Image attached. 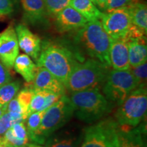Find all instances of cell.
<instances>
[{
    "label": "cell",
    "instance_id": "9",
    "mask_svg": "<svg viewBox=\"0 0 147 147\" xmlns=\"http://www.w3.org/2000/svg\"><path fill=\"white\" fill-rule=\"evenodd\" d=\"M100 22L112 39L123 38L133 25L128 7L103 12Z\"/></svg>",
    "mask_w": 147,
    "mask_h": 147
},
{
    "label": "cell",
    "instance_id": "20",
    "mask_svg": "<svg viewBox=\"0 0 147 147\" xmlns=\"http://www.w3.org/2000/svg\"><path fill=\"white\" fill-rule=\"evenodd\" d=\"M127 7L132 23L146 33L147 7L146 3L140 2L138 0H134L133 2Z\"/></svg>",
    "mask_w": 147,
    "mask_h": 147
},
{
    "label": "cell",
    "instance_id": "31",
    "mask_svg": "<svg viewBox=\"0 0 147 147\" xmlns=\"http://www.w3.org/2000/svg\"><path fill=\"white\" fill-rule=\"evenodd\" d=\"M134 0H108L105 12H110L123 7H127Z\"/></svg>",
    "mask_w": 147,
    "mask_h": 147
},
{
    "label": "cell",
    "instance_id": "18",
    "mask_svg": "<svg viewBox=\"0 0 147 147\" xmlns=\"http://www.w3.org/2000/svg\"><path fill=\"white\" fill-rule=\"evenodd\" d=\"M13 67L27 82H32L35 78L38 66L26 54L18 55L14 61Z\"/></svg>",
    "mask_w": 147,
    "mask_h": 147
},
{
    "label": "cell",
    "instance_id": "36",
    "mask_svg": "<svg viewBox=\"0 0 147 147\" xmlns=\"http://www.w3.org/2000/svg\"><path fill=\"white\" fill-rule=\"evenodd\" d=\"M7 107H3V106H0V117L6 112Z\"/></svg>",
    "mask_w": 147,
    "mask_h": 147
},
{
    "label": "cell",
    "instance_id": "11",
    "mask_svg": "<svg viewBox=\"0 0 147 147\" xmlns=\"http://www.w3.org/2000/svg\"><path fill=\"white\" fill-rule=\"evenodd\" d=\"M18 46L23 52L34 60H38L42 47V41L23 24H18L15 28Z\"/></svg>",
    "mask_w": 147,
    "mask_h": 147
},
{
    "label": "cell",
    "instance_id": "22",
    "mask_svg": "<svg viewBox=\"0 0 147 147\" xmlns=\"http://www.w3.org/2000/svg\"><path fill=\"white\" fill-rule=\"evenodd\" d=\"M21 87V82L16 80L9 82L0 87V106L7 107V105L17 95Z\"/></svg>",
    "mask_w": 147,
    "mask_h": 147
},
{
    "label": "cell",
    "instance_id": "27",
    "mask_svg": "<svg viewBox=\"0 0 147 147\" xmlns=\"http://www.w3.org/2000/svg\"><path fill=\"white\" fill-rule=\"evenodd\" d=\"M129 70L136 80L138 87H146L147 79L146 62L135 67H130Z\"/></svg>",
    "mask_w": 147,
    "mask_h": 147
},
{
    "label": "cell",
    "instance_id": "5",
    "mask_svg": "<svg viewBox=\"0 0 147 147\" xmlns=\"http://www.w3.org/2000/svg\"><path fill=\"white\" fill-rule=\"evenodd\" d=\"M74 113L72 102L64 95L53 105L46 110L41 123L32 140L38 144H45L46 140L70 120Z\"/></svg>",
    "mask_w": 147,
    "mask_h": 147
},
{
    "label": "cell",
    "instance_id": "28",
    "mask_svg": "<svg viewBox=\"0 0 147 147\" xmlns=\"http://www.w3.org/2000/svg\"><path fill=\"white\" fill-rule=\"evenodd\" d=\"M1 138L6 147H25L29 143V141L27 140H21L16 138L12 135L10 128Z\"/></svg>",
    "mask_w": 147,
    "mask_h": 147
},
{
    "label": "cell",
    "instance_id": "24",
    "mask_svg": "<svg viewBox=\"0 0 147 147\" xmlns=\"http://www.w3.org/2000/svg\"><path fill=\"white\" fill-rule=\"evenodd\" d=\"M49 16L55 17L66 7L70 5L71 0H43Z\"/></svg>",
    "mask_w": 147,
    "mask_h": 147
},
{
    "label": "cell",
    "instance_id": "14",
    "mask_svg": "<svg viewBox=\"0 0 147 147\" xmlns=\"http://www.w3.org/2000/svg\"><path fill=\"white\" fill-rule=\"evenodd\" d=\"M110 66L115 70H128L130 68L128 44L123 38L112 39L109 49Z\"/></svg>",
    "mask_w": 147,
    "mask_h": 147
},
{
    "label": "cell",
    "instance_id": "25",
    "mask_svg": "<svg viewBox=\"0 0 147 147\" xmlns=\"http://www.w3.org/2000/svg\"><path fill=\"white\" fill-rule=\"evenodd\" d=\"M45 111L46 110H42V111L35 112L27 117L26 128L29 138L30 140H32L36 131L39 127Z\"/></svg>",
    "mask_w": 147,
    "mask_h": 147
},
{
    "label": "cell",
    "instance_id": "1",
    "mask_svg": "<svg viewBox=\"0 0 147 147\" xmlns=\"http://www.w3.org/2000/svg\"><path fill=\"white\" fill-rule=\"evenodd\" d=\"M72 51L82 61L84 53L110 67L109 49L112 38L103 27L100 20L88 21L81 28L75 30Z\"/></svg>",
    "mask_w": 147,
    "mask_h": 147
},
{
    "label": "cell",
    "instance_id": "13",
    "mask_svg": "<svg viewBox=\"0 0 147 147\" xmlns=\"http://www.w3.org/2000/svg\"><path fill=\"white\" fill-rule=\"evenodd\" d=\"M32 83V87L35 91H47L61 95H65V85L45 67H38Z\"/></svg>",
    "mask_w": 147,
    "mask_h": 147
},
{
    "label": "cell",
    "instance_id": "34",
    "mask_svg": "<svg viewBox=\"0 0 147 147\" xmlns=\"http://www.w3.org/2000/svg\"><path fill=\"white\" fill-rule=\"evenodd\" d=\"M14 97L10 102L8 103L7 105V109L6 112L9 113H17V114H21L23 115V111H22V108L18 104L16 97ZM24 119V118H23ZM25 120V119H24Z\"/></svg>",
    "mask_w": 147,
    "mask_h": 147
},
{
    "label": "cell",
    "instance_id": "17",
    "mask_svg": "<svg viewBox=\"0 0 147 147\" xmlns=\"http://www.w3.org/2000/svg\"><path fill=\"white\" fill-rule=\"evenodd\" d=\"M130 67H135L146 62L147 47L146 36L127 42Z\"/></svg>",
    "mask_w": 147,
    "mask_h": 147
},
{
    "label": "cell",
    "instance_id": "33",
    "mask_svg": "<svg viewBox=\"0 0 147 147\" xmlns=\"http://www.w3.org/2000/svg\"><path fill=\"white\" fill-rule=\"evenodd\" d=\"M11 80H12V77L8 68H6L0 61V87L10 82Z\"/></svg>",
    "mask_w": 147,
    "mask_h": 147
},
{
    "label": "cell",
    "instance_id": "37",
    "mask_svg": "<svg viewBox=\"0 0 147 147\" xmlns=\"http://www.w3.org/2000/svg\"><path fill=\"white\" fill-rule=\"evenodd\" d=\"M25 147H44L37 144H28Z\"/></svg>",
    "mask_w": 147,
    "mask_h": 147
},
{
    "label": "cell",
    "instance_id": "15",
    "mask_svg": "<svg viewBox=\"0 0 147 147\" xmlns=\"http://www.w3.org/2000/svg\"><path fill=\"white\" fill-rule=\"evenodd\" d=\"M23 10V20L32 25L47 22L48 14L43 0H20Z\"/></svg>",
    "mask_w": 147,
    "mask_h": 147
},
{
    "label": "cell",
    "instance_id": "30",
    "mask_svg": "<svg viewBox=\"0 0 147 147\" xmlns=\"http://www.w3.org/2000/svg\"><path fill=\"white\" fill-rule=\"evenodd\" d=\"M17 0H0V14L8 15L14 11Z\"/></svg>",
    "mask_w": 147,
    "mask_h": 147
},
{
    "label": "cell",
    "instance_id": "6",
    "mask_svg": "<svg viewBox=\"0 0 147 147\" xmlns=\"http://www.w3.org/2000/svg\"><path fill=\"white\" fill-rule=\"evenodd\" d=\"M147 110L146 87H137L129 94L115 113L119 126L135 127L140 123Z\"/></svg>",
    "mask_w": 147,
    "mask_h": 147
},
{
    "label": "cell",
    "instance_id": "21",
    "mask_svg": "<svg viewBox=\"0 0 147 147\" xmlns=\"http://www.w3.org/2000/svg\"><path fill=\"white\" fill-rule=\"evenodd\" d=\"M45 147H78V138L71 134H59L50 136L46 140Z\"/></svg>",
    "mask_w": 147,
    "mask_h": 147
},
{
    "label": "cell",
    "instance_id": "39",
    "mask_svg": "<svg viewBox=\"0 0 147 147\" xmlns=\"http://www.w3.org/2000/svg\"><path fill=\"white\" fill-rule=\"evenodd\" d=\"M91 1L92 2H93V3H94V4H95V0H91Z\"/></svg>",
    "mask_w": 147,
    "mask_h": 147
},
{
    "label": "cell",
    "instance_id": "32",
    "mask_svg": "<svg viewBox=\"0 0 147 147\" xmlns=\"http://www.w3.org/2000/svg\"><path fill=\"white\" fill-rule=\"evenodd\" d=\"M12 119H11L10 114L8 112H5L0 117V138L4 135V134L12 127Z\"/></svg>",
    "mask_w": 147,
    "mask_h": 147
},
{
    "label": "cell",
    "instance_id": "3",
    "mask_svg": "<svg viewBox=\"0 0 147 147\" xmlns=\"http://www.w3.org/2000/svg\"><path fill=\"white\" fill-rule=\"evenodd\" d=\"M110 66L95 59L79 62L66 82L65 89L71 93L102 88L110 71Z\"/></svg>",
    "mask_w": 147,
    "mask_h": 147
},
{
    "label": "cell",
    "instance_id": "4",
    "mask_svg": "<svg viewBox=\"0 0 147 147\" xmlns=\"http://www.w3.org/2000/svg\"><path fill=\"white\" fill-rule=\"evenodd\" d=\"M70 100L76 117L87 123L100 120L115 107L99 89L74 92L71 94Z\"/></svg>",
    "mask_w": 147,
    "mask_h": 147
},
{
    "label": "cell",
    "instance_id": "23",
    "mask_svg": "<svg viewBox=\"0 0 147 147\" xmlns=\"http://www.w3.org/2000/svg\"><path fill=\"white\" fill-rule=\"evenodd\" d=\"M35 93V90L33 89L32 86L25 87L21 90L19 93L16 95V99H17L18 104H20L23 111V118L25 121L29 117V108L30 106L31 101Z\"/></svg>",
    "mask_w": 147,
    "mask_h": 147
},
{
    "label": "cell",
    "instance_id": "8",
    "mask_svg": "<svg viewBox=\"0 0 147 147\" xmlns=\"http://www.w3.org/2000/svg\"><path fill=\"white\" fill-rule=\"evenodd\" d=\"M119 125L113 119H105L87 128L80 147H118Z\"/></svg>",
    "mask_w": 147,
    "mask_h": 147
},
{
    "label": "cell",
    "instance_id": "2",
    "mask_svg": "<svg viewBox=\"0 0 147 147\" xmlns=\"http://www.w3.org/2000/svg\"><path fill=\"white\" fill-rule=\"evenodd\" d=\"M82 61L68 47L51 42L42 44L37 66L47 69L64 85L77 64Z\"/></svg>",
    "mask_w": 147,
    "mask_h": 147
},
{
    "label": "cell",
    "instance_id": "29",
    "mask_svg": "<svg viewBox=\"0 0 147 147\" xmlns=\"http://www.w3.org/2000/svg\"><path fill=\"white\" fill-rule=\"evenodd\" d=\"M10 129L12 135L16 138L21 140H29L27 128L25 125L24 122L17 123L12 125V127H10Z\"/></svg>",
    "mask_w": 147,
    "mask_h": 147
},
{
    "label": "cell",
    "instance_id": "26",
    "mask_svg": "<svg viewBox=\"0 0 147 147\" xmlns=\"http://www.w3.org/2000/svg\"><path fill=\"white\" fill-rule=\"evenodd\" d=\"M47 91H35L32 100L31 101L30 106L29 108V115L35 112L42 111L45 110V106L46 103V95Z\"/></svg>",
    "mask_w": 147,
    "mask_h": 147
},
{
    "label": "cell",
    "instance_id": "19",
    "mask_svg": "<svg viewBox=\"0 0 147 147\" xmlns=\"http://www.w3.org/2000/svg\"><path fill=\"white\" fill-rule=\"evenodd\" d=\"M69 5L80 12L87 21L94 20L100 21L103 14V12L97 8L91 0H71Z\"/></svg>",
    "mask_w": 147,
    "mask_h": 147
},
{
    "label": "cell",
    "instance_id": "38",
    "mask_svg": "<svg viewBox=\"0 0 147 147\" xmlns=\"http://www.w3.org/2000/svg\"><path fill=\"white\" fill-rule=\"evenodd\" d=\"M0 147H6L4 142H3L2 138H0Z\"/></svg>",
    "mask_w": 147,
    "mask_h": 147
},
{
    "label": "cell",
    "instance_id": "16",
    "mask_svg": "<svg viewBox=\"0 0 147 147\" xmlns=\"http://www.w3.org/2000/svg\"><path fill=\"white\" fill-rule=\"evenodd\" d=\"M143 134L144 129L142 126L135 128L119 126L118 147H144Z\"/></svg>",
    "mask_w": 147,
    "mask_h": 147
},
{
    "label": "cell",
    "instance_id": "7",
    "mask_svg": "<svg viewBox=\"0 0 147 147\" xmlns=\"http://www.w3.org/2000/svg\"><path fill=\"white\" fill-rule=\"evenodd\" d=\"M138 87L137 81L129 69L110 70L102 87L104 96L112 104L120 106L131 92Z\"/></svg>",
    "mask_w": 147,
    "mask_h": 147
},
{
    "label": "cell",
    "instance_id": "12",
    "mask_svg": "<svg viewBox=\"0 0 147 147\" xmlns=\"http://www.w3.org/2000/svg\"><path fill=\"white\" fill-rule=\"evenodd\" d=\"M55 27L60 33L72 32L81 28L87 20L80 12L71 7H66L55 16Z\"/></svg>",
    "mask_w": 147,
    "mask_h": 147
},
{
    "label": "cell",
    "instance_id": "35",
    "mask_svg": "<svg viewBox=\"0 0 147 147\" xmlns=\"http://www.w3.org/2000/svg\"><path fill=\"white\" fill-rule=\"evenodd\" d=\"M108 0H95V5L100 11H105Z\"/></svg>",
    "mask_w": 147,
    "mask_h": 147
},
{
    "label": "cell",
    "instance_id": "10",
    "mask_svg": "<svg viewBox=\"0 0 147 147\" xmlns=\"http://www.w3.org/2000/svg\"><path fill=\"white\" fill-rule=\"evenodd\" d=\"M19 53L15 29L9 26L0 34V61L6 68L12 69Z\"/></svg>",
    "mask_w": 147,
    "mask_h": 147
}]
</instances>
